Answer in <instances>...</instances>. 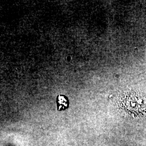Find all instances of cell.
I'll list each match as a JSON object with an SVG mask.
<instances>
[{"mask_svg": "<svg viewBox=\"0 0 146 146\" xmlns=\"http://www.w3.org/2000/svg\"><path fill=\"white\" fill-rule=\"evenodd\" d=\"M56 104L58 110L60 111L66 110L68 108L69 106L68 98L63 95H60L57 97Z\"/></svg>", "mask_w": 146, "mask_h": 146, "instance_id": "1", "label": "cell"}]
</instances>
